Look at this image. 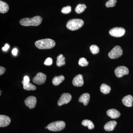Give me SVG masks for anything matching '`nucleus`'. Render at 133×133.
<instances>
[{
  "mask_svg": "<svg viewBox=\"0 0 133 133\" xmlns=\"http://www.w3.org/2000/svg\"><path fill=\"white\" fill-rule=\"evenodd\" d=\"M42 20V18L41 16H37L31 18H23L20 21V23L22 26H36L41 24Z\"/></svg>",
  "mask_w": 133,
  "mask_h": 133,
  "instance_id": "nucleus-1",
  "label": "nucleus"
},
{
  "mask_svg": "<svg viewBox=\"0 0 133 133\" xmlns=\"http://www.w3.org/2000/svg\"><path fill=\"white\" fill-rule=\"evenodd\" d=\"M35 45L37 48L40 49H48L54 48L56 43L54 40L50 38H45L36 41Z\"/></svg>",
  "mask_w": 133,
  "mask_h": 133,
  "instance_id": "nucleus-2",
  "label": "nucleus"
},
{
  "mask_svg": "<svg viewBox=\"0 0 133 133\" xmlns=\"http://www.w3.org/2000/svg\"><path fill=\"white\" fill-rule=\"evenodd\" d=\"M84 24L83 20L79 19H74L69 20L66 24V27L69 30L72 31L77 30L81 28Z\"/></svg>",
  "mask_w": 133,
  "mask_h": 133,
  "instance_id": "nucleus-3",
  "label": "nucleus"
},
{
  "mask_svg": "<svg viewBox=\"0 0 133 133\" xmlns=\"http://www.w3.org/2000/svg\"><path fill=\"white\" fill-rule=\"evenodd\" d=\"M65 124L63 121H57L52 122L48 125V129L50 131H62L64 129Z\"/></svg>",
  "mask_w": 133,
  "mask_h": 133,
  "instance_id": "nucleus-4",
  "label": "nucleus"
},
{
  "mask_svg": "<svg viewBox=\"0 0 133 133\" xmlns=\"http://www.w3.org/2000/svg\"><path fill=\"white\" fill-rule=\"evenodd\" d=\"M123 54L121 47L118 45L115 46L108 53V56L111 59H115L120 57Z\"/></svg>",
  "mask_w": 133,
  "mask_h": 133,
  "instance_id": "nucleus-5",
  "label": "nucleus"
},
{
  "mask_svg": "<svg viewBox=\"0 0 133 133\" xmlns=\"http://www.w3.org/2000/svg\"><path fill=\"white\" fill-rule=\"evenodd\" d=\"M125 30L123 28L116 27L111 29L109 31L110 35L115 37H119L124 35Z\"/></svg>",
  "mask_w": 133,
  "mask_h": 133,
  "instance_id": "nucleus-6",
  "label": "nucleus"
},
{
  "mask_svg": "<svg viewBox=\"0 0 133 133\" xmlns=\"http://www.w3.org/2000/svg\"><path fill=\"white\" fill-rule=\"evenodd\" d=\"M71 95L70 94L67 93L63 94L58 100L57 104L59 106H60L62 105L68 104L71 101Z\"/></svg>",
  "mask_w": 133,
  "mask_h": 133,
  "instance_id": "nucleus-7",
  "label": "nucleus"
},
{
  "mask_svg": "<svg viewBox=\"0 0 133 133\" xmlns=\"http://www.w3.org/2000/svg\"><path fill=\"white\" fill-rule=\"evenodd\" d=\"M46 76L45 74L40 72L37 73L33 79V83L38 85L44 84L46 81Z\"/></svg>",
  "mask_w": 133,
  "mask_h": 133,
  "instance_id": "nucleus-8",
  "label": "nucleus"
},
{
  "mask_svg": "<svg viewBox=\"0 0 133 133\" xmlns=\"http://www.w3.org/2000/svg\"><path fill=\"white\" fill-rule=\"evenodd\" d=\"M115 72L117 77L120 78L124 75L128 74L129 71L127 67L125 66H121L117 67L115 71Z\"/></svg>",
  "mask_w": 133,
  "mask_h": 133,
  "instance_id": "nucleus-9",
  "label": "nucleus"
},
{
  "mask_svg": "<svg viewBox=\"0 0 133 133\" xmlns=\"http://www.w3.org/2000/svg\"><path fill=\"white\" fill-rule=\"evenodd\" d=\"M26 106L28 107L29 108L32 109L35 107L37 102L36 98L34 96H30L26 98L24 101Z\"/></svg>",
  "mask_w": 133,
  "mask_h": 133,
  "instance_id": "nucleus-10",
  "label": "nucleus"
},
{
  "mask_svg": "<svg viewBox=\"0 0 133 133\" xmlns=\"http://www.w3.org/2000/svg\"><path fill=\"white\" fill-rule=\"evenodd\" d=\"M72 84L75 87L82 86L84 84L83 76L81 74H78L72 80Z\"/></svg>",
  "mask_w": 133,
  "mask_h": 133,
  "instance_id": "nucleus-11",
  "label": "nucleus"
},
{
  "mask_svg": "<svg viewBox=\"0 0 133 133\" xmlns=\"http://www.w3.org/2000/svg\"><path fill=\"white\" fill-rule=\"evenodd\" d=\"M11 122L10 118L8 116L1 115H0V127H5L9 125Z\"/></svg>",
  "mask_w": 133,
  "mask_h": 133,
  "instance_id": "nucleus-12",
  "label": "nucleus"
},
{
  "mask_svg": "<svg viewBox=\"0 0 133 133\" xmlns=\"http://www.w3.org/2000/svg\"><path fill=\"white\" fill-rule=\"evenodd\" d=\"M107 114L108 116L112 119L117 118L121 115L119 112L115 109H110L108 110Z\"/></svg>",
  "mask_w": 133,
  "mask_h": 133,
  "instance_id": "nucleus-13",
  "label": "nucleus"
},
{
  "mask_svg": "<svg viewBox=\"0 0 133 133\" xmlns=\"http://www.w3.org/2000/svg\"><path fill=\"white\" fill-rule=\"evenodd\" d=\"M133 98L132 95H128L124 97L122 99V102L126 106L131 107L132 106Z\"/></svg>",
  "mask_w": 133,
  "mask_h": 133,
  "instance_id": "nucleus-14",
  "label": "nucleus"
},
{
  "mask_svg": "<svg viewBox=\"0 0 133 133\" xmlns=\"http://www.w3.org/2000/svg\"><path fill=\"white\" fill-rule=\"evenodd\" d=\"M90 96L89 94H83L79 98V102H83L85 106L87 105L90 101Z\"/></svg>",
  "mask_w": 133,
  "mask_h": 133,
  "instance_id": "nucleus-15",
  "label": "nucleus"
},
{
  "mask_svg": "<svg viewBox=\"0 0 133 133\" xmlns=\"http://www.w3.org/2000/svg\"><path fill=\"white\" fill-rule=\"evenodd\" d=\"M117 125V122L115 121H112L108 122L105 124L104 128L105 131H113Z\"/></svg>",
  "mask_w": 133,
  "mask_h": 133,
  "instance_id": "nucleus-16",
  "label": "nucleus"
},
{
  "mask_svg": "<svg viewBox=\"0 0 133 133\" xmlns=\"http://www.w3.org/2000/svg\"><path fill=\"white\" fill-rule=\"evenodd\" d=\"M9 7L7 3L2 1H0V12L2 14H5L8 11Z\"/></svg>",
  "mask_w": 133,
  "mask_h": 133,
  "instance_id": "nucleus-17",
  "label": "nucleus"
},
{
  "mask_svg": "<svg viewBox=\"0 0 133 133\" xmlns=\"http://www.w3.org/2000/svg\"><path fill=\"white\" fill-rule=\"evenodd\" d=\"M64 76L61 75L59 76H56L53 78L52 79V84L54 85L57 86L59 85V84L64 80Z\"/></svg>",
  "mask_w": 133,
  "mask_h": 133,
  "instance_id": "nucleus-18",
  "label": "nucleus"
},
{
  "mask_svg": "<svg viewBox=\"0 0 133 133\" xmlns=\"http://www.w3.org/2000/svg\"><path fill=\"white\" fill-rule=\"evenodd\" d=\"M22 83L23 84V88L24 90H35L36 89V87L35 86L32 84L31 83H25L23 82V81H22Z\"/></svg>",
  "mask_w": 133,
  "mask_h": 133,
  "instance_id": "nucleus-19",
  "label": "nucleus"
},
{
  "mask_svg": "<svg viewBox=\"0 0 133 133\" xmlns=\"http://www.w3.org/2000/svg\"><path fill=\"white\" fill-rule=\"evenodd\" d=\"M65 58L63 56V55L60 54L57 57V66L61 67L65 64Z\"/></svg>",
  "mask_w": 133,
  "mask_h": 133,
  "instance_id": "nucleus-20",
  "label": "nucleus"
},
{
  "mask_svg": "<svg viewBox=\"0 0 133 133\" xmlns=\"http://www.w3.org/2000/svg\"><path fill=\"white\" fill-rule=\"evenodd\" d=\"M111 87L105 84H102L100 87L101 91L105 94H109L111 91Z\"/></svg>",
  "mask_w": 133,
  "mask_h": 133,
  "instance_id": "nucleus-21",
  "label": "nucleus"
},
{
  "mask_svg": "<svg viewBox=\"0 0 133 133\" xmlns=\"http://www.w3.org/2000/svg\"><path fill=\"white\" fill-rule=\"evenodd\" d=\"M82 124L83 126L88 127L89 129H92L94 128V124L92 122L89 120H84L82 122Z\"/></svg>",
  "mask_w": 133,
  "mask_h": 133,
  "instance_id": "nucleus-22",
  "label": "nucleus"
},
{
  "mask_svg": "<svg viewBox=\"0 0 133 133\" xmlns=\"http://www.w3.org/2000/svg\"><path fill=\"white\" fill-rule=\"evenodd\" d=\"M86 8V6L85 4H78L75 8V12L77 14H81L84 11Z\"/></svg>",
  "mask_w": 133,
  "mask_h": 133,
  "instance_id": "nucleus-23",
  "label": "nucleus"
},
{
  "mask_svg": "<svg viewBox=\"0 0 133 133\" xmlns=\"http://www.w3.org/2000/svg\"><path fill=\"white\" fill-rule=\"evenodd\" d=\"M90 50L91 52L94 55L98 54L99 51V49L97 45H92L90 47Z\"/></svg>",
  "mask_w": 133,
  "mask_h": 133,
  "instance_id": "nucleus-24",
  "label": "nucleus"
},
{
  "mask_svg": "<svg viewBox=\"0 0 133 133\" xmlns=\"http://www.w3.org/2000/svg\"><path fill=\"white\" fill-rule=\"evenodd\" d=\"M78 64L81 66H87L88 64V62L84 58H81L79 60Z\"/></svg>",
  "mask_w": 133,
  "mask_h": 133,
  "instance_id": "nucleus-25",
  "label": "nucleus"
},
{
  "mask_svg": "<svg viewBox=\"0 0 133 133\" xmlns=\"http://www.w3.org/2000/svg\"><path fill=\"white\" fill-rule=\"evenodd\" d=\"M117 0H109L106 3L105 6L107 8L113 7L116 5Z\"/></svg>",
  "mask_w": 133,
  "mask_h": 133,
  "instance_id": "nucleus-26",
  "label": "nucleus"
},
{
  "mask_svg": "<svg viewBox=\"0 0 133 133\" xmlns=\"http://www.w3.org/2000/svg\"><path fill=\"white\" fill-rule=\"evenodd\" d=\"M71 11V7L70 6H66V7L63 8H62L61 12L63 14H67L70 13Z\"/></svg>",
  "mask_w": 133,
  "mask_h": 133,
  "instance_id": "nucleus-27",
  "label": "nucleus"
},
{
  "mask_svg": "<svg viewBox=\"0 0 133 133\" xmlns=\"http://www.w3.org/2000/svg\"><path fill=\"white\" fill-rule=\"evenodd\" d=\"M52 64V59L51 58H48L44 62V64L46 65H51Z\"/></svg>",
  "mask_w": 133,
  "mask_h": 133,
  "instance_id": "nucleus-28",
  "label": "nucleus"
},
{
  "mask_svg": "<svg viewBox=\"0 0 133 133\" xmlns=\"http://www.w3.org/2000/svg\"><path fill=\"white\" fill-rule=\"evenodd\" d=\"M10 48V45L8 44H6L4 47H3L2 49L4 51H7Z\"/></svg>",
  "mask_w": 133,
  "mask_h": 133,
  "instance_id": "nucleus-29",
  "label": "nucleus"
},
{
  "mask_svg": "<svg viewBox=\"0 0 133 133\" xmlns=\"http://www.w3.org/2000/svg\"><path fill=\"white\" fill-rule=\"evenodd\" d=\"M5 71H6V69H5V68L2 67V66H0V75L1 76L2 74H4L5 73Z\"/></svg>",
  "mask_w": 133,
  "mask_h": 133,
  "instance_id": "nucleus-30",
  "label": "nucleus"
},
{
  "mask_svg": "<svg viewBox=\"0 0 133 133\" xmlns=\"http://www.w3.org/2000/svg\"><path fill=\"white\" fill-rule=\"evenodd\" d=\"M30 79L29 78L28 76H25L24 77L23 79V82L25 83H29Z\"/></svg>",
  "mask_w": 133,
  "mask_h": 133,
  "instance_id": "nucleus-31",
  "label": "nucleus"
},
{
  "mask_svg": "<svg viewBox=\"0 0 133 133\" xmlns=\"http://www.w3.org/2000/svg\"><path fill=\"white\" fill-rule=\"evenodd\" d=\"M17 52H18V50H17V49L16 48H14L12 50V54L15 56H17Z\"/></svg>",
  "mask_w": 133,
  "mask_h": 133,
  "instance_id": "nucleus-32",
  "label": "nucleus"
},
{
  "mask_svg": "<svg viewBox=\"0 0 133 133\" xmlns=\"http://www.w3.org/2000/svg\"><path fill=\"white\" fill-rule=\"evenodd\" d=\"M45 129H48V126H47V127H45Z\"/></svg>",
  "mask_w": 133,
  "mask_h": 133,
  "instance_id": "nucleus-33",
  "label": "nucleus"
}]
</instances>
